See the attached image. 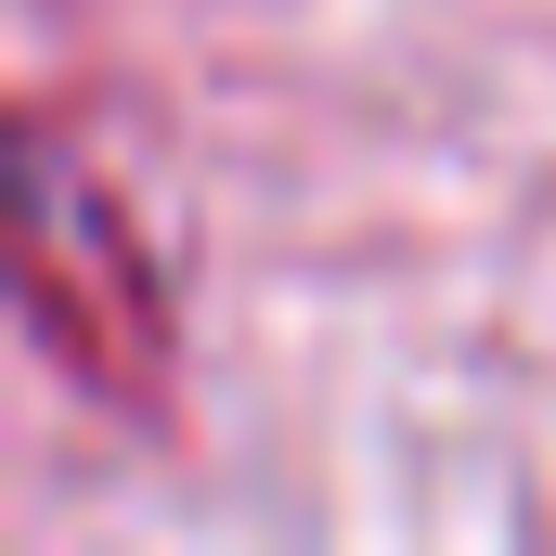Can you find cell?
I'll use <instances>...</instances> for the list:
<instances>
[{"label":"cell","instance_id":"1","mask_svg":"<svg viewBox=\"0 0 556 556\" xmlns=\"http://www.w3.org/2000/svg\"><path fill=\"white\" fill-rule=\"evenodd\" d=\"M13 311L65 389H91L117 415L168 402L181 337H168V285L142 260V220L52 117H26V142H13Z\"/></svg>","mask_w":556,"mask_h":556}]
</instances>
